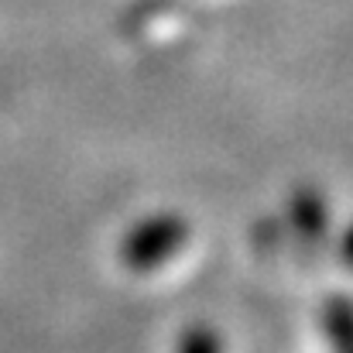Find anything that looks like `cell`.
Listing matches in <instances>:
<instances>
[{
    "mask_svg": "<svg viewBox=\"0 0 353 353\" xmlns=\"http://www.w3.org/2000/svg\"><path fill=\"white\" fill-rule=\"evenodd\" d=\"M185 223L179 216H154L141 227H134L130 236L123 240V261L130 268H154L161 261H168L182 243H185Z\"/></svg>",
    "mask_w": 353,
    "mask_h": 353,
    "instance_id": "1",
    "label": "cell"
},
{
    "mask_svg": "<svg viewBox=\"0 0 353 353\" xmlns=\"http://www.w3.org/2000/svg\"><path fill=\"white\" fill-rule=\"evenodd\" d=\"M326 340L336 353H353V305L347 299L330 302V309H326Z\"/></svg>",
    "mask_w": 353,
    "mask_h": 353,
    "instance_id": "2",
    "label": "cell"
},
{
    "mask_svg": "<svg viewBox=\"0 0 353 353\" xmlns=\"http://www.w3.org/2000/svg\"><path fill=\"white\" fill-rule=\"evenodd\" d=\"M179 353H220V340L213 330L199 326V330H189V336L182 340V350Z\"/></svg>",
    "mask_w": 353,
    "mask_h": 353,
    "instance_id": "3",
    "label": "cell"
},
{
    "mask_svg": "<svg viewBox=\"0 0 353 353\" xmlns=\"http://www.w3.org/2000/svg\"><path fill=\"white\" fill-rule=\"evenodd\" d=\"M347 261H350V264H353V234L347 236Z\"/></svg>",
    "mask_w": 353,
    "mask_h": 353,
    "instance_id": "4",
    "label": "cell"
}]
</instances>
